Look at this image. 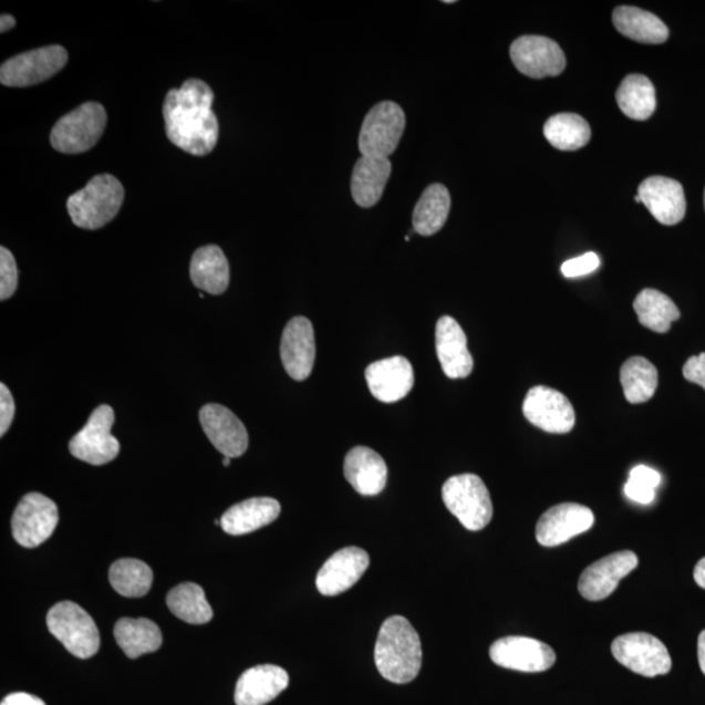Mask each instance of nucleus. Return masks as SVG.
I'll return each mask as SVG.
<instances>
[{
  "label": "nucleus",
  "instance_id": "f257e3e1",
  "mask_svg": "<svg viewBox=\"0 0 705 705\" xmlns=\"http://www.w3.org/2000/svg\"><path fill=\"white\" fill-rule=\"evenodd\" d=\"M214 91L199 79H190L179 90H170L164 103L166 135L182 151L194 156L209 155L218 141V122L212 111Z\"/></svg>",
  "mask_w": 705,
  "mask_h": 705
},
{
  "label": "nucleus",
  "instance_id": "f03ea898",
  "mask_svg": "<svg viewBox=\"0 0 705 705\" xmlns=\"http://www.w3.org/2000/svg\"><path fill=\"white\" fill-rule=\"evenodd\" d=\"M375 664L383 678L404 685L417 678L423 666L418 632L402 615L385 620L377 634Z\"/></svg>",
  "mask_w": 705,
  "mask_h": 705
},
{
  "label": "nucleus",
  "instance_id": "7ed1b4c3",
  "mask_svg": "<svg viewBox=\"0 0 705 705\" xmlns=\"http://www.w3.org/2000/svg\"><path fill=\"white\" fill-rule=\"evenodd\" d=\"M125 200V188L111 174H100L83 190L71 195L68 209L77 228L96 230L104 228L118 215Z\"/></svg>",
  "mask_w": 705,
  "mask_h": 705
},
{
  "label": "nucleus",
  "instance_id": "20e7f679",
  "mask_svg": "<svg viewBox=\"0 0 705 705\" xmlns=\"http://www.w3.org/2000/svg\"><path fill=\"white\" fill-rule=\"evenodd\" d=\"M48 629L75 657L91 659L100 650L96 622L82 606L71 601L56 603L49 610Z\"/></svg>",
  "mask_w": 705,
  "mask_h": 705
},
{
  "label": "nucleus",
  "instance_id": "39448f33",
  "mask_svg": "<svg viewBox=\"0 0 705 705\" xmlns=\"http://www.w3.org/2000/svg\"><path fill=\"white\" fill-rule=\"evenodd\" d=\"M442 498L448 511L471 532L488 527L493 519L490 493L476 475H459L447 479L443 485Z\"/></svg>",
  "mask_w": 705,
  "mask_h": 705
},
{
  "label": "nucleus",
  "instance_id": "423d86ee",
  "mask_svg": "<svg viewBox=\"0 0 705 705\" xmlns=\"http://www.w3.org/2000/svg\"><path fill=\"white\" fill-rule=\"evenodd\" d=\"M107 122L105 107L86 103L62 116L50 134L53 148L64 155L89 152L103 136Z\"/></svg>",
  "mask_w": 705,
  "mask_h": 705
},
{
  "label": "nucleus",
  "instance_id": "0eeeda50",
  "mask_svg": "<svg viewBox=\"0 0 705 705\" xmlns=\"http://www.w3.org/2000/svg\"><path fill=\"white\" fill-rule=\"evenodd\" d=\"M405 114L392 101L375 105L365 116L359 137L362 156L388 158L404 135Z\"/></svg>",
  "mask_w": 705,
  "mask_h": 705
},
{
  "label": "nucleus",
  "instance_id": "6e6552de",
  "mask_svg": "<svg viewBox=\"0 0 705 705\" xmlns=\"http://www.w3.org/2000/svg\"><path fill=\"white\" fill-rule=\"evenodd\" d=\"M618 663L643 677H657L672 671V657L663 642L645 632L621 635L612 644Z\"/></svg>",
  "mask_w": 705,
  "mask_h": 705
},
{
  "label": "nucleus",
  "instance_id": "1a4fd4ad",
  "mask_svg": "<svg viewBox=\"0 0 705 705\" xmlns=\"http://www.w3.org/2000/svg\"><path fill=\"white\" fill-rule=\"evenodd\" d=\"M60 514L54 501L40 493H29L12 516V536L21 547L38 548L54 533Z\"/></svg>",
  "mask_w": 705,
  "mask_h": 705
},
{
  "label": "nucleus",
  "instance_id": "9d476101",
  "mask_svg": "<svg viewBox=\"0 0 705 705\" xmlns=\"http://www.w3.org/2000/svg\"><path fill=\"white\" fill-rule=\"evenodd\" d=\"M68 61L69 54L60 45L32 50L6 61L0 69V82L13 89L38 85L62 71Z\"/></svg>",
  "mask_w": 705,
  "mask_h": 705
},
{
  "label": "nucleus",
  "instance_id": "9b49d317",
  "mask_svg": "<svg viewBox=\"0 0 705 705\" xmlns=\"http://www.w3.org/2000/svg\"><path fill=\"white\" fill-rule=\"evenodd\" d=\"M114 421L112 406H99L89 423L71 439V455L91 465L113 462L121 450L118 439L112 435Z\"/></svg>",
  "mask_w": 705,
  "mask_h": 705
},
{
  "label": "nucleus",
  "instance_id": "f8f14e48",
  "mask_svg": "<svg viewBox=\"0 0 705 705\" xmlns=\"http://www.w3.org/2000/svg\"><path fill=\"white\" fill-rule=\"evenodd\" d=\"M522 413L530 424L551 434L570 433L577 421L570 400L545 385L528 391Z\"/></svg>",
  "mask_w": 705,
  "mask_h": 705
},
{
  "label": "nucleus",
  "instance_id": "ddd939ff",
  "mask_svg": "<svg viewBox=\"0 0 705 705\" xmlns=\"http://www.w3.org/2000/svg\"><path fill=\"white\" fill-rule=\"evenodd\" d=\"M515 68L532 79L561 75L566 69L563 50L542 35H522L510 48Z\"/></svg>",
  "mask_w": 705,
  "mask_h": 705
},
{
  "label": "nucleus",
  "instance_id": "4468645a",
  "mask_svg": "<svg viewBox=\"0 0 705 705\" xmlns=\"http://www.w3.org/2000/svg\"><path fill=\"white\" fill-rule=\"evenodd\" d=\"M494 664L525 673L547 672L556 664L551 646L532 637L507 636L490 646Z\"/></svg>",
  "mask_w": 705,
  "mask_h": 705
},
{
  "label": "nucleus",
  "instance_id": "2eb2a0df",
  "mask_svg": "<svg viewBox=\"0 0 705 705\" xmlns=\"http://www.w3.org/2000/svg\"><path fill=\"white\" fill-rule=\"evenodd\" d=\"M637 564L639 559L634 551L613 552L587 567L579 579V592L588 601L605 600Z\"/></svg>",
  "mask_w": 705,
  "mask_h": 705
},
{
  "label": "nucleus",
  "instance_id": "dca6fc26",
  "mask_svg": "<svg viewBox=\"0 0 705 705\" xmlns=\"http://www.w3.org/2000/svg\"><path fill=\"white\" fill-rule=\"evenodd\" d=\"M594 525L591 508L578 504H562L549 508L536 527V539L545 548L559 547Z\"/></svg>",
  "mask_w": 705,
  "mask_h": 705
},
{
  "label": "nucleus",
  "instance_id": "f3484780",
  "mask_svg": "<svg viewBox=\"0 0 705 705\" xmlns=\"http://www.w3.org/2000/svg\"><path fill=\"white\" fill-rule=\"evenodd\" d=\"M280 354L282 365L292 380H308L317 355L314 326L308 318L297 317L287 324L281 338Z\"/></svg>",
  "mask_w": 705,
  "mask_h": 705
},
{
  "label": "nucleus",
  "instance_id": "a211bd4d",
  "mask_svg": "<svg viewBox=\"0 0 705 705\" xmlns=\"http://www.w3.org/2000/svg\"><path fill=\"white\" fill-rule=\"evenodd\" d=\"M200 424L218 453L235 459L249 448V434L242 421L220 404H208L200 411Z\"/></svg>",
  "mask_w": 705,
  "mask_h": 705
},
{
  "label": "nucleus",
  "instance_id": "6ab92c4d",
  "mask_svg": "<svg viewBox=\"0 0 705 705\" xmlns=\"http://www.w3.org/2000/svg\"><path fill=\"white\" fill-rule=\"evenodd\" d=\"M435 345L443 373L449 380H463L474 372L467 336L454 318L442 317L436 323Z\"/></svg>",
  "mask_w": 705,
  "mask_h": 705
},
{
  "label": "nucleus",
  "instance_id": "aec40b11",
  "mask_svg": "<svg viewBox=\"0 0 705 705\" xmlns=\"http://www.w3.org/2000/svg\"><path fill=\"white\" fill-rule=\"evenodd\" d=\"M370 566V557L363 549H341L326 561L317 577L318 591L323 595H338L351 590Z\"/></svg>",
  "mask_w": 705,
  "mask_h": 705
},
{
  "label": "nucleus",
  "instance_id": "412c9836",
  "mask_svg": "<svg viewBox=\"0 0 705 705\" xmlns=\"http://www.w3.org/2000/svg\"><path fill=\"white\" fill-rule=\"evenodd\" d=\"M642 205L660 224L673 227L686 215V196L678 180L651 177L642 182L637 191Z\"/></svg>",
  "mask_w": 705,
  "mask_h": 705
},
{
  "label": "nucleus",
  "instance_id": "4be33fe9",
  "mask_svg": "<svg viewBox=\"0 0 705 705\" xmlns=\"http://www.w3.org/2000/svg\"><path fill=\"white\" fill-rule=\"evenodd\" d=\"M365 376L373 396L387 404L408 396L414 385V370L402 355L372 363Z\"/></svg>",
  "mask_w": 705,
  "mask_h": 705
},
{
  "label": "nucleus",
  "instance_id": "5701e85b",
  "mask_svg": "<svg viewBox=\"0 0 705 705\" xmlns=\"http://www.w3.org/2000/svg\"><path fill=\"white\" fill-rule=\"evenodd\" d=\"M289 686V674L276 665H258L246 671L236 686L237 705H266Z\"/></svg>",
  "mask_w": 705,
  "mask_h": 705
},
{
  "label": "nucleus",
  "instance_id": "b1692460",
  "mask_svg": "<svg viewBox=\"0 0 705 705\" xmlns=\"http://www.w3.org/2000/svg\"><path fill=\"white\" fill-rule=\"evenodd\" d=\"M344 475L355 491L365 497L381 494L387 484L388 469L383 457L367 447L349 450L344 462Z\"/></svg>",
  "mask_w": 705,
  "mask_h": 705
},
{
  "label": "nucleus",
  "instance_id": "393cba45",
  "mask_svg": "<svg viewBox=\"0 0 705 705\" xmlns=\"http://www.w3.org/2000/svg\"><path fill=\"white\" fill-rule=\"evenodd\" d=\"M280 512L281 506L273 498H250L230 507L222 515L221 528L231 536L249 535L272 525Z\"/></svg>",
  "mask_w": 705,
  "mask_h": 705
},
{
  "label": "nucleus",
  "instance_id": "a878e982",
  "mask_svg": "<svg viewBox=\"0 0 705 705\" xmlns=\"http://www.w3.org/2000/svg\"><path fill=\"white\" fill-rule=\"evenodd\" d=\"M390 158L362 156L354 165L351 190L355 205L372 208L382 199L391 177Z\"/></svg>",
  "mask_w": 705,
  "mask_h": 705
},
{
  "label": "nucleus",
  "instance_id": "bb28decb",
  "mask_svg": "<svg viewBox=\"0 0 705 705\" xmlns=\"http://www.w3.org/2000/svg\"><path fill=\"white\" fill-rule=\"evenodd\" d=\"M190 276L194 286L209 294L227 292L230 270L220 247L209 245L196 251L191 259Z\"/></svg>",
  "mask_w": 705,
  "mask_h": 705
},
{
  "label": "nucleus",
  "instance_id": "cd10ccee",
  "mask_svg": "<svg viewBox=\"0 0 705 705\" xmlns=\"http://www.w3.org/2000/svg\"><path fill=\"white\" fill-rule=\"evenodd\" d=\"M613 24L628 39L642 43H664L668 29L663 20L637 7L621 6L613 12Z\"/></svg>",
  "mask_w": 705,
  "mask_h": 705
},
{
  "label": "nucleus",
  "instance_id": "c85d7f7f",
  "mask_svg": "<svg viewBox=\"0 0 705 705\" xmlns=\"http://www.w3.org/2000/svg\"><path fill=\"white\" fill-rule=\"evenodd\" d=\"M114 637L128 659L156 652L163 645L162 630L147 618H122L115 623Z\"/></svg>",
  "mask_w": 705,
  "mask_h": 705
},
{
  "label": "nucleus",
  "instance_id": "c756f323",
  "mask_svg": "<svg viewBox=\"0 0 705 705\" xmlns=\"http://www.w3.org/2000/svg\"><path fill=\"white\" fill-rule=\"evenodd\" d=\"M450 209V196L447 188L433 184L425 188L413 210V229L419 236L436 235L447 221Z\"/></svg>",
  "mask_w": 705,
  "mask_h": 705
},
{
  "label": "nucleus",
  "instance_id": "7c9ffc66",
  "mask_svg": "<svg viewBox=\"0 0 705 705\" xmlns=\"http://www.w3.org/2000/svg\"><path fill=\"white\" fill-rule=\"evenodd\" d=\"M618 106L622 113L634 121L651 118L657 107L656 90L651 80L644 75H629L615 94Z\"/></svg>",
  "mask_w": 705,
  "mask_h": 705
},
{
  "label": "nucleus",
  "instance_id": "2f4dec72",
  "mask_svg": "<svg viewBox=\"0 0 705 705\" xmlns=\"http://www.w3.org/2000/svg\"><path fill=\"white\" fill-rule=\"evenodd\" d=\"M639 322L653 332L666 333L681 318L680 309L671 298L656 289H644L634 301Z\"/></svg>",
  "mask_w": 705,
  "mask_h": 705
},
{
  "label": "nucleus",
  "instance_id": "473e14b6",
  "mask_svg": "<svg viewBox=\"0 0 705 705\" xmlns=\"http://www.w3.org/2000/svg\"><path fill=\"white\" fill-rule=\"evenodd\" d=\"M543 135L559 151H578L591 141L592 131L583 116L562 113L545 123Z\"/></svg>",
  "mask_w": 705,
  "mask_h": 705
},
{
  "label": "nucleus",
  "instance_id": "72a5a7b5",
  "mask_svg": "<svg viewBox=\"0 0 705 705\" xmlns=\"http://www.w3.org/2000/svg\"><path fill=\"white\" fill-rule=\"evenodd\" d=\"M108 580L123 598L139 599L151 591L154 571L139 559H120L108 570Z\"/></svg>",
  "mask_w": 705,
  "mask_h": 705
},
{
  "label": "nucleus",
  "instance_id": "f704fd0d",
  "mask_svg": "<svg viewBox=\"0 0 705 705\" xmlns=\"http://www.w3.org/2000/svg\"><path fill=\"white\" fill-rule=\"evenodd\" d=\"M167 608L179 620L190 624H206L214 618V610L203 588L195 583L179 584L167 594Z\"/></svg>",
  "mask_w": 705,
  "mask_h": 705
},
{
  "label": "nucleus",
  "instance_id": "c9c22d12",
  "mask_svg": "<svg viewBox=\"0 0 705 705\" xmlns=\"http://www.w3.org/2000/svg\"><path fill=\"white\" fill-rule=\"evenodd\" d=\"M621 384L630 404L649 402L659 387L656 366L643 357H632L623 363Z\"/></svg>",
  "mask_w": 705,
  "mask_h": 705
},
{
  "label": "nucleus",
  "instance_id": "e433bc0d",
  "mask_svg": "<svg viewBox=\"0 0 705 705\" xmlns=\"http://www.w3.org/2000/svg\"><path fill=\"white\" fill-rule=\"evenodd\" d=\"M18 288V266L12 252L6 247L0 249V300L11 298Z\"/></svg>",
  "mask_w": 705,
  "mask_h": 705
},
{
  "label": "nucleus",
  "instance_id": "4c0bfd02",
  "mask_svg": "<svg viewBox=\"0 0 705 705\" xmlns=\"http://www.w3.org/2000/svg\"><path fill=\"white\" fill-rule=\"evenodd\" d=\"M600 267V258L598 253L587 252L584 256L564 261L562 265V273L567 279H577L587 276Z\"/></svg>",
  "mask_w": 705,
  "mask_h": 705
},
{
  "label": "nucleus",
  "instance_id": "58836bf2",
  "mask_svg": "<svg viewBox=\"0 0 705 705\" xmlns=\"http://www.w3.org/2000/svg\"><path fill=\"white\" fill-rule=\"evenodd\" d=\"M14 417V402L12 394L6 384H0V435L9 432Z\"/></svg>",
  "mask_w": 705,
  "mask_h": 705
},
{
  "label": "nucleus",
  "instance_id": "ea45409f",
  "mask_svg": "<svg viewBox=\"0 0 705 705\" xmlns=\"http://www.w3.org/2000/svg\"><path fill=\"white\" fill-rule=\"evenodd\" d=\"M683 376L690 383L701 385L705 390V353L690 357L683 366Z\"/></svg>",
  "mask_w": 705,
  "mask_h": 705
},
{
  "label": "nucleus",
  "instance_id": "a19ab883",
  "mask_svg": "<svg viewBox=\"0 0 705 705\" xmlns=\"http://www.w3.org/2000/svg\"><path fill=\"white\" fill-rule=\"evenodd\" d=\"M629 479L654 490H656L661 484V475L659 471L650 467H645V465H637V467L632 469L630 471Z\"/></svg>",
  "mask_w": 705,
  "mask_h": 705
},
{
  "label": "nucleus",
  "instance_id": "79ce46f5",
  "mask_svg": "<svg viewBox=\"0 0 705 705\" xmlns=\"http://www.w3.org/2000/svg\"><path fill=\"white\" fill-rule=\"evenodd\" d=\"M624 494H626L628 498L641 505H651L654 498H656V490L631 481V479H629L628 484L624 485Z\"/></svg>",
  "mask_w": 705,
  "mask_h": 705
},
{
  "label": "nucleus",
  "instance_id": "37998d69",
  "mask_svg": "<svg viewBox=\"0 0 705 705\" xmlns=\"http://www.w3.org/2000/svg\"><path fill=\"white\" fill-rule=\"evenodd\" d=\"M0 705H46L40 697L27 693H13L6 696Z\"/></svg>",
  "mask_w": 705,
  "mask_h": 705
},
{
  "label": "nucleus",
  "instance_id": "c03bdc74",
  "mask_svg": "<svg viewBox=\"0 0 705 705\" xmlns=\"http://www.w3.org/2000/svg\"><path fill=\"white\" fill-rule=\"evenodd\" d=\"M694 579L696 584L705 590V557L696 563L694 570Z\"/></svg>",
  "mask_w": 705,
  "mask_h": 705
},
{
  "label": "nucleus",
  "instance_id": "a18cd8bd",
  "mask_svg": "<svg viewBox=\"0 0 705 705\" xmlns=\"http://www.w3.org/2000/svg\"><path fill=\"white\" fill-rule=\"evenodd\" d=\"M697 660H699L702 672L705 675V630L697 639Z\"/></svg>",
  "mask_w": 705,
  "mask_h": 705
},
{
  "label": "nucleus",
  "instance_id": "49530a36",
  "mask_svg": "<svg viewBox=\"0 0 705 705\" xmlns=\"http://www.w3.org/2000/svg\"><path fill=\"white\" fill-rule=\"evenodd\" d=\"M14 25H17V20L11 14H2V18H0V32H9Z\"/></svg>",
  "mask_w": 705,
  "mask_h": 705
},
{
  "label": "nucleus",
  "instance_id": "de8ad7c7",
  "mask_svg": "<svg viewBox=\"0 0 705 705\" xmlns=\"http://www.w3.org/2000/svg\"><path fill=\"white\" fill-rule=\"evenodd\" d=\"M230 462H231L230 457L225 456L222 460L224 467H229Z\"/></svg>",
  "mask_w": 705,
  "mask_h": 705
},
{
  "label": "nucleus",
  "instance_id": "09e8293b",
  "mask_svg": "<svg viewBox=\"0 0 705 705\" xmlns=\"http://www.w3.org/2000/svg\"><path fill=\"white\" fill-rule=\"evenodd\" d=\"M635 201H637V203H642V199H641V198H639V195H636V196H635Z\"/></svg>",
  "mask_w": 705,
  "mask_h": 705
},
{
  "label": "nucleus",
  "instance_id": "8fccbe9b",
  "mask_svg": "<svg viewBox=\"0 0 705 705\" xmlns=\"http://www.w3.org/2000/svg\"><path fill=\"white\" fill-rule=\"evenodd\" d=\"M704 207H705V191H704Z\"/></svg>",
  "mask_w": 705,
  "mask_h": 705
}]
</instances>
